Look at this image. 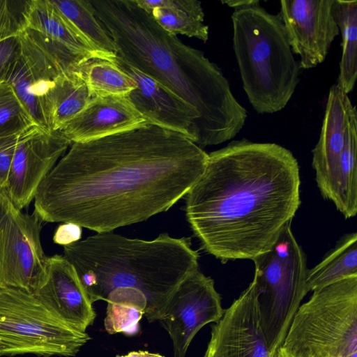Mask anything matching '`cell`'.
I'll list each match as a JSON object with an SVG mask.
<instances>
[{
    "mask_svg": "<svg viewBox=\"0 0 357 357\" xmlns=\"http://www.w3.org/2000/svg\"><path fill=\"white\" fill-rule=\"evenodd\" d=\"M208 158L185 136L153 125L72 143L39 185L33 213L43 222L112 231L169 209Z\"/></svg>",
    "mask_w": 357,
    "mask_h": 357,
    "instance_id": "cell-1",
    "label": "cell"
},
{
    "mask_svg": "<svg viewBox=\"0 0 357 357\" xmlns=\"http://www.w3.org/2000/svg\"><path fill=\"white\" fill-rule=\"evenodd\" d=\"M299 166L271 142L232 141L208 154L185 197L187 221L201 248L225 264L253 259L277 241L301 204Z\"/></svg>",
    "mask_w": 357,
    "mask_h": 357,
    "instance_id": "cell-2",
    "label": "cell"
},
{
    "mask_svg": "<svg viewBox=\"0 0 357 357\" xmlns=\"http://www.w3.org/2000/svg\"><path fill=\"white\" fill-rule=\"evenodd\" d=\"M117 56L155 79L198 112L201 148L234 138L247 110L219 66L203 52L162 29L135 0H90Z\"/></svg>",
    "mask_w": 357,
    "mask_h": 357,
    "instance_id": "cell-3",
    "label": "cell"
},
{
    "mask_svg": "<svg viewBox=\"0 0 357 357\" xmlns=\"http://www.w3.org/2000/svg\"><path fill=\"white\" fill-rule=\"evenodd\" d=\"M75 268L92 303L114 290L142 294L149 323L162 317L178 286L199 269V254L191 238L167 233L146 241L112 231L97 233L63 246V255Z\"/></svg>",
    "mask_w": 357,
    "mask_h": 357,
    "instance_id": "cell-4",
    "label": "cell"
},
{
    "mask_svg": "<svg viewBox=\"0 0 357 357\" xmlns=\"http://www.w3.org/2000/svg\"><path fill=\"white\" fill-rule=\"evenodd\" d=\"M233 49L243 88L259 114L283 109L299 82V64L278 15L260 3L231 14Z\"/></svg>",
    "mask_w": 357,
    "mask_h": 357,
    "instance_id": "cell-5",
    "label": "cell"
},
{
    "mask_svg": "<svg viewBox=\"0 0 357 357\" xmlns=\"http://www.w3.org/2000/svg\"><path fill=\"white\" fill-rule=\"evenodd\" d=\"M280 347L289 357H357V276L313 291Z\"/></svg>",
    "mask_w": 357,
    "mask_h": 357,
    "instance_id": "cell-6",
    "label": "cell"
},
{
    "mask_svg": "<svg viewBox=\"0 0 357 357\" xmlns=\"http://www.w3.org/2000/svg\"><path fill=\"white\" fill-rule=\"evenodd\" d=\"M259 319L272 354L281 347L301 301L308 293L306 255L291 222L268 251L252 259Z\"/></svg>",
    "mask_w": 357,
    "mask_h": 357,
    "instance_id": "cell-7",
    "label": "cell"
},
{
    "mask_svg": "<svg viewBox=\"0 0 357 357\" xmlns=\"http://www.w3.org/2000/svg\"><path fill=\"white\" fill-rule=\"evenodd\" d=\"M91 340L56 317L33 294L0 287V357L75 356Z\"/></svg>",
    "mask_w": 357,
    "mask_h": 357,
    "instance_id": "cell-8",
    "label": "cell"
},
{
    "mask_svg": "<svg viewBox=\"0 0 357 357\" xmlns=\"http://www.w3.org/2000/svg\"><path fill=\"white\" fill-rule=\"evenodd\" d=\"M43 222L24 213L0 186V287L35 294L46 277L47 257L40 233Z\"/></svg>",
    "mask_w": 357,
    "mask_h": 357,
    "instance_id": "cell-9",
    "label": "cell"
},
{
    "mask_svg": "<svg viewBox=\"0 0 357 357\" xmlns=\"http://www.w3.org/2000/svg\"><path fill=\"white\" fill-rule=\"evenodd\" d=\"M224 310L211 277L199 269L188 277L172 294L158 321L172 340L174 357H185L199 331L218 321Z\"/></svg>",
    "mask_w": 357,
    "mask_h": 357,
    "instance_id": "cell-10",
    "label": "cell"
},
{
    "mask_svg": "<svg viewBox=\"0 0 357 357\" xmlns=\"http://www.w3.org/2000/svg\"><path fill=\"white\" fill-rule=\"evenodd\" d=\"M72 144L59 130L34 124L19 135L6 190L20 210L34 199L37 190Z\"/></svg>",
    "mask_w": 357,
    "mask_h": 357,
    "instance_id": "cell-11",
    "label": "cell"
},
{
    "mask_svg": "<svg viewBox=\"0 0 357 357\" xmlns=\"http://www.w3.org/2000/svg\"><path fill=\"white\" fill-rule=\"evenodd\" d=\"M335 0H282L278 14L300 68L309 70L323 63L340 34L334 14Z\"/></svg>",
    "mask_w": 357,
    "mask_h": 357,
    "instance_id": "cell-12",
    "label": "cell"
},
{
    "mask_svg": "<svg viewBox=\"0 0 357 357\" xmlns=\"http://www.w3.org/2000/svg\"><path fill=\"white\" fill-rule=\"evenodd\" d=\"M252 282L211 326L204 357H272Z\"/></svg>",
    "mask_w": 357,
    "mask_h": 357,
    "instance_id": "cell-13",
    "label": "cell"
},
{
    "mask_svg": "<svg viewBox=\"0 0 357 357\" xmlns=\"http://www.w3.org/2000/svg\"><path fill=\"white\" fill-rule=\"evenodd\" d=\"M113 61L135 82L136 88L127 97L149 125L180 133L197 144L200 116L195 107L119 56Z\"/></svg>",
    "mask_w": 357,
    "mask_h": 357,
    "instance_id": "cell-14",
    "label": "cell"
},
{
    "mask_svg": "<svg viewBox=\"0 0 357 357\" xmlns=\"http://www.w3.org/2000/svg\"><path fill=\"white\" fill-rule=\"evenodd\" d=\"M34 295L60 320L86 332L96 317L73 266L63 256L47 257L46 277Z\"/></svg>",
    "mask_w": 357,
    "mask_h": 357,
    "instance_id": "cell-15",
    "label": "cell"
},
{
    "mask_svg": "<svg viewBox=\"0 0 357 357\" xmlns=\"http://www.w3.org/2000/svg\"><path fill=\"white\" fill-rule=\"evenodd\" d=\"M356 110L348 94L337 84L328 93L319 140L312 151V165L321 196L330 199L343 151L347 126Z\"/></svg>",
    "mask_w": 357,
    "mask_h": 357,
    "instance_id": "cell-16",
    "label": "cell"
},
{
    "mask_svg": "<svg viewBox=\"0 0 357 357\" xmlns=\"http://www.w3.org/2000/svg\"><path fill=\"white\" fill-rule=\"evenodd\" d=\"M146 125L127 96H97L59 130L71 143H83Z\"/></svg>",
    "mask_w": 357,
    "mask_h": 357,
    "instance_id": "cell-17",
    "label": "cell"
},
{
    "mask_svg": "<svg viewBox=\"0 0 357 357\" xmlns=\"http://www.w3.org/2000/svg\"><path fill=\"white\" fill-rule=\"evenodd\" d=\"M27 29L41 33L89 59H107L87 42L50 0H29Z\"/></svg>",
    "mask_w": 357,
    "mask_h": 357,
    "instance_id": "cell-18",
    "label": "cell"
},
{
    "mask_svg": "<svg viewBox=\"0 0 357 357\" xmlns=\"http://www.w3.org/2000/svg\"><path fill=\"white\" fill-rule=\"evenodd\" d=\"M165 31L176 36L208 40L202 3L197 0H135Z\"/></svg>",
    "mask_w": 357,
    "mask_h": 357,
    "instance_id": "cell-19",
    "label": "cell"
},
{
    "mask_svg": "<svg viewBox=\"0 0 357 357\" xmlns=\"http://www.w3.org/2000/svg\"><path fill=\"white\" fill-rule=\"evenodd\" d=\"M80 69L54 80L45 98V109L50 130H59L93 98Z\"/></svg>",
    "mask_w": 357,
    "mask_h": 357,
    "instance_id": "cell-20",
    "label": "cell"
},
{
    "mask_svg": "<svg viewBox=\"0 0 357 357\" xmlns=\"http://www.w3.org/2000/svg\"><path fill=\"white\" fill-rule=\"evenodd\" d=\"M345 218L357 213V110L347 130L344 147L329 199Z\"/></svg>",
    "mask_w": 357,
    "mask_h": 357,
    "instance_id": "cell-21",
    "label": "cell"
},
{
    "mask_svg": "<svg viewBox=\"0 0 357 357\" xmlns=\"http://www.w3.org/2000/svg\"><path fill=\"white\" fill-rule=\"evenodd\" d=\"M357 276V234H344L314 267L307 270V292Z\"/></svg>",
    "mask_w": 357,
    "mask_h": 357,
    "instance_id": "cell-22",
    "label": "cell"
},
{
    "mask_svg": "<svg viewBox=\"0 0 357 357\" xmlns=\"http://www.w3.org/2000/svg\"><path fill=\"white\" fill-rule=\"evenodd\" d=\"M333 14L342 36V57L337 84L349 94L357 78V1L335 0Z\"/></svg>",
    "mask_w": 357,
    "mask_h": 357,
    "instance_id": "cell-23",
    "label": "cell"
},
{
    "mask_svg": "<svg viewBox=\"0 0 357 357\" xmlns=\"http://www.w3.org/2000/svg\"><path fill=\"white\" fill-rule=\"evenodd\" d=\"M81 35L108 60L117 56L115 45L96 17L90 0H50Z\"/></svg>",
    "mask_w": 357,
    "mask_h": 357,
    "instance_id": "cell-24",
    "label": "cell"
},
{
    "mask_svg": "<svg viewBox=\"0 0 357 357\" xmlns=\"http://www.w3.org/2000/svg\"><path fill=\"white\" fill-rule=\"evenodd\" d=\"M105 331L110 335L122 333L135 335L139 331V321L144 316L147 301L145 296L135 291L114 290L105 299Z\"/></svg>",
    "mask_w": 357,
    "mask_h": 357,
    "instance_id": "cell-25",
    "label": "cell"
},
{
    "mask_svg": "<svg viewBox=\"0 0 357 357\" xmlns=\"http://www.w3.org/2000/svg\"><path fill=\"white\" fill-rule=\"evenodd\" d=\"M93 97H126L136 88L132 78L113 61L93 59L80 68Z\"/></svg>",
    "mask_w": 357,
    "mask_h": 357,
    "instance_id": "cell-26",
    "label": "cell"
},
{
    "mask_svg": "<svg viewBox=\"0 0 357 357\" xmlns=\"http://www.w3.org/2000/svg\"><path fill=\"white\" fill-rule=\"evenodd\" d=\"M34 124L11 85L0 83V136L20 135Z\"/></svg>",
    "mask_w": 357,
    "mask_h": 357,
    "instance_id": "cell-27",
    "label": "cell"
},
{
    "mask_svg": "<svg viewBox=\"0 0 357 357\" xmlns=\"http://www.w3.org/2000/svg\"><path fill=\"white\" fill-rule=\"evenodd\" d=\"M29 1L0 0V43L18 37L27 29Z\"/></svg>",
    "mask_w": 357,
    "mask_h": 357,
    "instance_id": "cell-28",
    "label": "cell"
},
{
    "mask_svg": "<svg viewBox=\"0 0 357 357\" xmlns=\"http://www.w3.org/2000/svg\"><path fill=\"white\" fill-rule=\"evenodd\" d=\"M19 135L0 136V186L6 189Z\"/></svg>",
    "mask_w": 357,
    "mask_h": 357,
    "instance_id": "cell-29",
    "label": "cell"
},
{
    "mask_svg": "<svg viewBox=\"0 0 357 357\" xmlns=\"http://www.w3.org/2000/svg\"><path fill=\"white\" fill-rule=\"evenodd\" d=\"M82 227L73 222H63L59 225L53 236V241L58 245L66 246L80 241Z\"/></svg>",
    "mask_w": 357,
    "mask_h": 357,
    "instance_id": "cell-30",
    "label": "cell"
},
{
    "mask_svg": "<svg viewBox=\"0 0 357 357\" xmlns=\"http://www.w3.org/2000/svg\"><path fill=\"white\" fill-rule=\"evenodd\" d=\"M20 47L18 37L12 38L0 43V83L7 68L17 53Z\"/></svg>",
    "mask_w": 357,
    "mask_h": 357,
    "instance_id": "cell-31",
    "label": "cell"
},
{
    "mask_svg": "<svg viewBox=\"0 0 357 357\" xmlns=\"http://www.w3.org/2000/svg\"><path fill=\"white\" fill-rule=\"evenodd\" d=\"M222 3L226 4L230 8L235 9L241 8L250 5L256 4L260 3L259 0H227L222 1Z\"/></svg>",
    "mask_w": 357,
    "mask_h": 357,
    "instance_id": "cell-32",
    "label": "cell"
},
{
    "mask_svg": "<svg viewBox=\"0 0 357 357\" xmlns=\"http://www.w3.org/2000/svg\"><path fill=\"white\" fill-rule=\"evenodd\" d=\"M116 357H165L159 354L151 353L147 351H133L125 355H117Z\"/></svg>",
    "mask_w": 357,
    "mask_h": 357,
    "instance_id": "cell-33",
    "label": "cell"
},
{
    "mask_svg": "<svg viewBox=\"0 0 357 357\" xmlns=\"http://www.w3.org/2000/svg\"><path fill=\"white\" fill-rule=\"evenodd\" d=\"M272 357H289L282 350L281 347H279L273 354Z\"/></svg>",
    "mask_w": 357,
    "mask_h": 357,
    "instance_id": "cell-34",
    "label": "cell"
}]
</instances>
